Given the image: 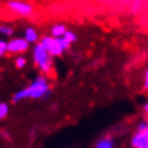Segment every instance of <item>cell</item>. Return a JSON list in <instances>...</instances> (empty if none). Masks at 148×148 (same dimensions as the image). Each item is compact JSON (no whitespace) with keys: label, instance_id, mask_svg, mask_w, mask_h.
I'll list each match as a JSON object with an SVG mask.
<instances>
[{"label":"cell","instance_id":"obj_1","mask_svg":"<svg viewBox=\"0 0 148 148\" xmlns=\"http://www.w3.org/2000/svg\"><path fill=\"white\" fill-rule=\"evenodd\" d=\"M50 92V86L45 75H39L34 82H32L28 87L18 90L13 97V102L18 103L24 99H40L45 98Z\"/></svg>","mask_w":148,"mask_h":148},{"label":"cell","instance_id":"obj_2","mask_svg":"<svg viewBox=\"0 0 148 148\" xmlns=\"http://www.w3.org/2000/svg\"><path fill=\"white\" fill-rule=\"evenodd\" d=\"M33 60H34V64L36 65V68L42 72V75L49 74L51 72V69H53L51 57L42 47L40 43L35 44L34 48H33Z\"/></svg>","mask_w":148,"mask_h":148},{"label":"cell","instance_id":"obj_3","mask_svg":"<svg viewBox=\"0 0 148 148\" xmlns=\"http://www.w3.org/2000/svg\"><path fill=\"white\" fill-rule=\"evenodd\" d=\"M39 43L49 53L50 57H60L65 50H68L70 45L63 38H53V36L44 35L40 38Z\"/></svg>","mask_w":148,"mask_h":148},{"label":"cell","instance_id":"obj_4","mask_svg":"<svg viewBox=\"0 0 148 148\" xmlns=\"http://www.w3.org/2000/svg\"><path fill=\"white\" fill-rule=\"evenodd\" d=\"M6 8L13 14L19 16H30L33 12H34L33 5L25 1H9L6 4Z\"/></svg>","mask_w":148,"mask_h":148},{"label":"cell","instance_id":"obj_5","mask_svg":"<svg viewBox=\"0 0 148 148\" xmlns=\"http://www.w3.org/2000/svg\"><path fill=\"white\" fill-rule=\"evenodd\" d=\"M29 44L23 36L12 38L8 42V53L10 54H21L29 49Z\"/></svg>","mask_w":148,"mask_h":148},{"label":"cell","instance_id":"obj_6","mask_svg":"<svg viewBox=\"0 0 148 148\" xmlns=\"http://www.w3.org/2000/svg\"><path fill=\"white\" fill-rule=\"evenodd\" d=\"M132 148H148V129L142 132H137L131 138Z\"/></svg>","mask_w":148,"mask_h":148},{"label":"cell","instance_id":"obj_7","mask_svg":"<svg viewBox=\"0 0 148 148\" xmlns=\"http://www.w3.org/2000/svg\"><path fill=\"white\" fill-rule=\"evenodd\" d=\"M23 38L27 40L29 44H38L42 36H39V33H38V30H36L35 28L28 27L24 30V36Z\"/></svg>","mask_w":148,"mask_h":148},{"label":"cell","instance_id":"obj_8","mask_svg":"<svg viewBox=\"0 0 148 148\" xmlns=\"http://www.w3.org/2000/svg\"><path fill=\"white\" fill-rule=\"evenodd\" d=\"M66 33V28L64 24H54L50 29V36L53 38H63Z\"/></svg>","mask_w":148,"mask_h":148},{"label":"cell","instance_id":"obj_9","mask_svg":"<svg viewBox=\"0 0 148 148\" xmlns=\"http://www.w3.org/2000/svg\"><path fill=\"white\" fill-rule=\"evenodd\" d=\"M114 146V142H113V138L109 136H106L101 138L95 144V148H113Z\"/></svg>","mask_w":148,"mask_h":148},{"label":"cell","instance_id":"obj_10","mask_svg":"<svg viewBox=\"0 0 148 148\" xmlns=\"http://www.w3.org/2000/svg\"><path fill=\"white\" fill-rule=\"evenodd\" d=\"M14 33V29L9 24H0V34L4 36H12Z\"/></svg>","mask_w":148,"mask_h":148},{"label":"cell","instance_id":"obj_11","mask_svg":"<svg viewBox=\"0 0 148 148\" xmlns=\"http://www.w3.org/2000/svg\"><path fill=\"white\" fill-rule=\"evenodd\" d=\"M63 39H64L65 42L69 44V45H72L73 43L77 42V34H75V33H73L72 30H66L64 36H63Z\"/></svg>","mask_w":148,"mask_h":148},{"label":"cell","instance_id":"obj_12","mask_svg":"<svg viewBox=\"0 0 148 148\" xmlns=\"http://www.w3.org/2000/svg\"><path fill=\"white\" fill-rule=\"evenodd\" d=\"M9 104L8 103H0V119H4V118L9 114Z\"/></svg>","mask_w":148,"mask_h":148},{"label":"cell","instance_id":"obj_13","mask_svg":"<svg viewBox=\"0 0 148 148\" xmlns=\"http://www.w3.org/2000/svg\"><path fill=\"white\" fill-rule=\"evenodd\" d=\"M25 65H27V58L23 55H18L15 58V66L18 69H23Z\"/></svg>","mask_w":148,"mask_h":148},{"label":"cell","instance_id":"obj_14","mask_svg":"<svg viewBox=\"0 0 148 148\" xmlns=\"http://www.w3.org/2000/svg\"><path fill=\"white\" fill-rule=\"evenodd\" d=\"M8 53V42L0 39V57H4Z\"/></svg>","mask_w":148,"mask_h":148},{"label":"cell","instance_id":"obj_15","mask_svg":"<svg viewBox=\"0 0 148 148\" xmlns=\"http://www.w3.org/2000/svg\"><path fill=\"white\" fill-rule=\"evenodd\" d=\"M146 129H148L147 121L146 122H139L138 125H137V132H142V131H146Z\"/></svg>","mask_w":148,"mask_h":148},{"label":"cell","instance_id":"obj_16","mask_svg":"<svg viewBox=\"0 0 148 148\" xmlns=\"http://www.w3.org/2000/svg\"><path fill=\"white\" fill-rule=\"evenodd\" d=\"M143 88L144 89H148V69L144 73V78H143Z\"/></svg>","mask_w":148,"mask_h":148},{"label":"cell","instance_id":"obj_17","mask_svg":"<svg viewBox=\"0 0 148 148\" xmlns=\"http://www.w3.org/2000/svg\"><path fill=\"white\" fill-rule=\"evenodd\" d=\"M143 110H144V113H146L147 114V116H148V102L146 103V104H144L143 106Z\"/></svg>","mask_w":148,"mask_h":148},{"label":"cell","instance_id":"obj_18","mask_svg":"<svg viewBox=\"0 0 148 148\" xmlns=\"http://www.w3.org/2000/svg\"><path fill=\"white\" fill-rule=\"evenodd\" d=\"M147 124H148V121H147Z\"/></svg>","mask_w":148,"mask_h":148}]
</instances>
